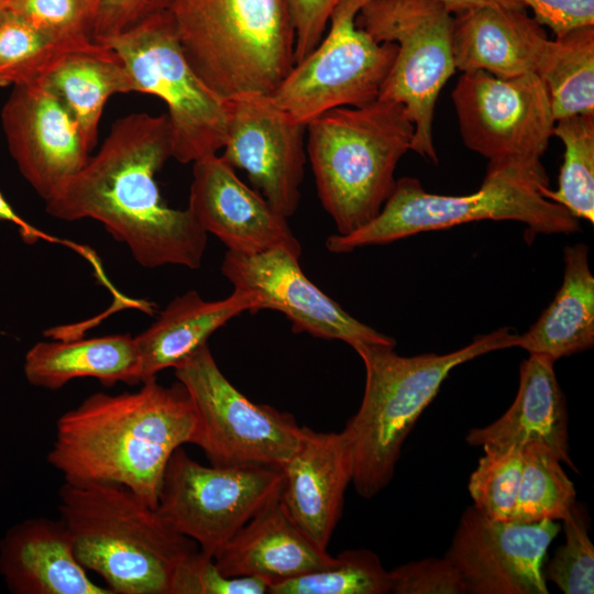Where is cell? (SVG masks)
<instances>
[{"mask_svg": "<svg viewBox=\"0 0 594 594\" xmlns=\"http://www.w3.org/2000/svg\"><path fill=\"white\" fill-rule=\"evenodd\" d=\"M258 305L252 292L240 288H233L228 297L212 301L205 300L195 290L174 298L156 321L134 338L141 384L156 378L165 369H175L229 320L244 311L257 312Z\"/></svg>", "mask_w": 594, "mask_h": 594, "instance_id": "24", "label": "cell"}, {"mask_svg": "<svg viewBox=\"0 0 594 594\" xmlns=\"http://www.w3.org/2000/svg\"><path fill=\"white\" fill-rule=\"evenodd\" d=\"M283 487L280 468L206 466L179 447L165 468L156 509L176 531L215 558L242 526L280 497Z\"/></svg>", "mask_w": 594, "mask_h": 594, "instance_id": "13", "label": "cell"}, {"mask_svg": "<svg viewBox=\"0 0 594 594\" xmlns=\"http://www.w3.org/2000/svg\"><path fill=\"white\" fill-rule=\"evenodd\" d=\"M197 433L198 416L184 385L153 378L136 392L95 393L64 413L47 462L67 483L121 484L156 508L172 453L195 444Z\"/></svg>", "mask_w": 594, "mask_h": 594, "instance_id": "2", "label": "cell"}, {"mask_svg": "<svg viewBox=\"0 0 594 594\" xmlns=\"http://www.w3.org/2000/svg\"><path fill=\"white\" fill-rule=\"evenodd\" d=\"M102 44L121 58L138 92L166 103L172 157L194 163L223 148L227 99L211 90L189 64L168 10L143 19Z\"/></svg>", "mask_w": 594, "mask_h": 594, "instance_id": "9", "label": "cell"}, {"mask_svg": "<svg viewBox=\"0 0 594 594\" xmlns=\"http://www.w3.org/2000/svg\"><path fill=\"white\" fill-rule=\"evenodd\" d=\"M1 122L20 173L44 200L89 158L77 122L41 80L13 87Z\"/></svg>", "mask_w": 594, "mask_h": 594, "instance_id": "17", "label": "cell"}, {"mask_svg": "<svg viewBox=\"0 0 594 594\" xmlns=\"http://www.w3.org/2000/svg\"><path fill=\"white\" fill-rule=\"evenodd\" d=\"M559 531L556 520H497L470 506L444 557L460 573L468 593L548 594L542 562Z\"/></svg>", "mask_w": 594, "mask_h": 594, "instance_id": "15", "label": "cell"}, {"mask_svg": "<svg viewBox=\"0 0 594 594\" xmlns=\"http://www.w3.org/2000/svg\"><path fill=\"white\" fill-rule=\"evenodd\" d=\"M187 208L202 230L217 237L227 251L252 255L282 249L300 257L301 245L287 218L244 184L221 155L193 163Z\"/></svg>", "mask_w": 594, "mask_h": 594, "instance_id": "18", "label": "cell"}, {"mask_svg": "<svg viewBox=\"0 0 594 594\" xmlns=\"http://www.w3.org/2000/svg\"><path fill=\"white\" fill-rule=\"evenodd\" d=\"M394 594H464L466 586L452 562L426 558L402 564L389 571Z\"/></svg>", "mask_w": 594, "mask_h": 594, "instance_id": "37", "label": "cell"}, {"mask_svg": "<svg viewBox=\"0 0 594 594\" xmlns=\"http://www.w3.org/2000/svg\"><path fill=\"white\" fill-rule=\"evenodd\" d=\"M529 7L535 20L547 25L561 37L568 33L594 25V0H516Z\"/></svg>", "mask_w": 594, "mask_h": 594, "instance_id": "40", "label": "cell"}, {"mask_svg": "<svg viewBox=\"0 0 594 594\" xmlns=\"http://www.w3.org/2000/svg\"><path fill=\"white\" fill-rule=\"evenodd\" d=\"M565 541L547 568V579L565 594L594 592V546L588 537L585 512L576 504L564 519Z\"/></svg>", "mask_w": 594, "mask_h": 594, "instance_id": "34", "label": "cell"}, {"mask_svg": "<svg viewBox=\"0 0 594 594\" xmlns=\"http://www.w3.org/2000/svg\"><path fill=\"white\" fill-rule=\"evenodd\" d=\"M227 109L222 158L244 170L268 205L288 219L300 202L306 125L278 107L271 95H239L227 99Z\"/></svg>", "mask_w": 594, "mask_h": 594, "instance_id": "14", "label": "cell"}, {"mask_svg": "<svg viewBox=\"0 0 594 594\" xmlns=\"http://www.w3.org/2000/svg\"><path fill=\"white\" fill-rule=\"evenodd\" d=\"M267 583L257 576L223 575L215 559L199 549L177 566L170 594H265Z\"/></svg>", "mask_w": 594, "mask_h": 594, "instance_id": "36", "label": "cell"}, {"mask_svg": "<svg viewBox=\"0 0 594 594\" xmlns=\"http://www.w3.org/2000/svg\"><path fill=\"white\" fill-rule=\"evenodd\" d=\"M172 156L166 113L119 118L99 151L45 200L46 212L66 221L101 222L143 267L199 268L208 234L188 208L164 202L156 182Z\"/></svg>", "mask_w": 594, "mask_h": 594, "instance_id": "1", "label": "cell"}, {"mask_svg": "<svg viewBox=\"0 0 594 594\" xmlns=\"http://www.w3.org/2000/svg\"><path fill=\"white\" fill-rule=\"evenodd\" d=\"M552 135L564 145L559 185L540 194L575 219L594 223V113L557 120Z\"/></svg>", "mask_w": 594, "mask_h": 594, "instance_id": "30", "label": "cell"}, {"mask_svg": "<svg viewBox=\"0 0 594 594\" xmlns=\"http://www.w3.org/2000/svg\"><path fill=\"white\" fill-rule=\"evenodd\" d=\"M534 74L543 82L557 120L594 113V30L586 26L547 40Z\"/></svg>", "mask_w": 594, "mask_h": 594, "instance_id": "28", "label": "cell"}, {"mask_svg": "<svg viewBox=\"0 0 594 594\" xmlns=\"http://www.w3.org/2000/svg\"><path fill=\"white\" fill-rule=\"evenodd\" d=\"M414 124L403 105L377 99L330 109L306 125L318 197L339 234L373 220L392 195Z\"/></svg>", "mask_w": 594, "mask_h": 594, "instance_id": "5", "label": "cell"}, {"mask_svg": "<svg viewBox=\"0 0 594 594\" xmlns=\"http://www.w3.org/2000/svg\"><path fill=\"white\" fill-rule=\"evenodd\" d=\"M11 2L12 0H0V15L9 9Z\"/></svg>", "mask_w": 594, "mask_h": 594, "instance_id": "43", "label": "cell"}, {"mask_svg": "<svg viewBox=\"0 0 594 594\" xmlns=\"http://www.w3.org/2000/svg\"><path fill=\"white\" fill-rule=\"evenodd\" d=\"M517 336L509 327L499 328L459 350L415 356L378 344L353 346L365 367V387L359 410L342 431L352 452L356 493L372 498L391 483L404 442L453 369L515 346Z\"/></svg>", "mask_w": 594, "mask_h": 594, "instance_id": "3", "label": "cell"}, {"mask_svg": "<svg viewBox=\"0 0 594 594\" xmlns=\"http://www.w3.org/2000/svg\"><path fill=\"white\" fill-rule=\"evenodd\" d=\"M84 46L55 42L8 9L0 15V87L35 81L66 52Z\"/></svg>", "mask_w": 594, "mask_h": 594, "instance_id": "32", "label": "cell"}, {"mask_svg": "<svg viewBox=\"0 0 594 594\" xmlns=\"http://www.w3.org/2000/svg\"><path fill=\"white\" fill-rule=\"evenodd\" d=\"M282 470L284 507L316 544L327 549L353 479V458L344 432H319L304 427L299 449Z\"/></svg>", "mask_w": 594, "mask_h": 594, "instance_id": "19", "label": "cell"}, {"mask_svg": "<svg viewBox=\"0 0 594 594\" xmlns=\"http://www.w3.org/2000/svg\"><path fill=\"white\" fill-rule=\"evenodd\" d=\"M270 594H388L389 571L369 549H351L333 557L326 568L268 587Z\"/></svg>", "mask_w": 594, "mask_h": 594, "instance_id": "31", "label": "cell"}, {"mask_svg": "<svg viewBox=\"0 0 594 594\" xmlns=\"http://www.w3.org/2000/svg\"><path fill=\"white\" fill-rule=\"evenodd\" d=\"M548 40L540 24L524 8L481 7L458 14L453 22L455 68L483 70L512 78L534 68Z\"/></svg>", "mask_w": 594, "mask_h": 594, "instance_id": "23", "label": "cell"}, {"mask_svg": "<svg viewBox=\"0 0 594 594\" xmlns=\"http://www.w3.org/2000/svg\"><path fill=\"white\" fill-rule=\"evenodd\" d=\"M9 10L61 44L79 47L94 41L90 0H12Z\"/></svg>", "mask_w": 594, "mask_h": 594, "instance_id": "35", "label": "cell"}, {"mask_svg": "<svg viewBox=\"0 0 594 594\" xmlns=\"http://www.w3.org/2000/svg\"><path fill=\"white\" fill-rule=\"evenodd\" d=\"M213 559L223 575L257 576L268 587L333 561L295 524L280 497L242 526Z\"/></svg>", "mask_w": 594, "mask_h": 594, "instance_id": "21", "label": "cell"}, {"mask_svg": "<svg viewBox=\"0 0 594 594\" xmlns=\"http://www.w3.org/2000/svg\"><path fill=\"white\" fill-rule=\"evenodd\" d=\"M0 574L13 594H112L88 576L61 518H29L11 527L0 541Z\"/></svg>", "mask_w": 594, "mask_h": 594, "instance_id": "20", "label": "cell"}, {"mask_svg": "<svg viewBox=\"0 0 594 594\" xmlns=\"http://www.w3.org/2000/svg\"><path fill=\"white\" fill-rule=\"evenodd\" d=\"M451 13H463L481 7L524 8L516 0H439Z\"/></svg>", "mask_w": 594, "mask_h": 594, "instance_id": "42", "label": "cell"}, {"mask_svg": "<svg viewBox=\"0 0 594 594\" xmlns=\"http://www.w3.org/2000/svg\"><path fill=\"white\" fill-rule=\"evenodd\" d=\"M70 112L91 151L108 99L138 92L121 58L109 46L92 41L66 52L40 79Z\"/></svg>", "mask_w": 594, "mask_h": 594, "instance_id": "27", "label": "cell"}, {"mask_svg": "<svg viewBox=\"0 0 594 594\" xmlns=\"http://www.w3.org/2000/svg\"><path fill=\"white\" fill-rule=\"evenodd\" d=\"M480 220L518 221L532 237L580 231L579 220L566 209L519 179L484 177L471 195L444 196L427 193L417 178L402 177L373 220L348 234L329 235L324 245L331 253H349Z\"/></svg>", "mask_w": 594, "mask_h": 594, "instance_id": "7", "label": "cell"}, {"mask_svg": "<svg viewBox=\"0 0 594 594\" xmlns=\"http://www.w3.org/2000/svg\"><path fill=\"white\" fill-rule=\"evenodd\" d=\"M221 273L234 288L250 290L257 297L258 311L284 314L296 333L340 340L352 348L360 343L396 345L394 338L359 321L320 290L304 274L299 257L286 250L252 255L227 251Z\"/></svg>", "mask_w": 594, "mask_h": 594, "instance_id": "16", "label": "cell"}, {"mask_svg": "<svg viewBox=\"0 0 594 594\" xmlns=\"http://www.w3.org/2000/svg\"><path fill=\"white\" fill-rule=\"evenodd\" d=\"M173 0H90V32L102 43L135 25L143 19L165 11Z\"/></svg>", "mask_w": 594, "mask_h": 594, "instance_id": "38", "label": "cell"}, {"mask_svg": "<svg viewBox=\"0 0 594 594\" xmlns=\"http://www.w3.org/2000/svg\"><path fill=\"white\" fill-rule=\"evenodd\" d=\"M484 454L469 480L473 506L490 518L509 520L522 472V447L483 446Z\"/></svg>", "mask_w": 594, "mask_h": 594, "instance_id": "33", "label": "cell"}, {"mask_svg": "<svg viewBox=\"0 0 594 594\" xmlns=\"http://www.w3.org/2000/svg\"><path fill=\"white\" fill-rule=\"evenodd\" d=\"M340 0H285L295 33V64L307 57L323 37Z\"/></svg>", "mask_w": 594, "mask_h": 594, "instance_id": "39", "label": "cell"}, {"mask_svg": "<svg viewBox=\"0 0 594 594\" xmlns=\"http://www.w3.org/2000/svg\"><path fill=\"white\" fill-rule=\"evenodd\" d=\"M464 145L488 160L485 178L512 177L549 188L541 164L556 119L548 91L534 74L499 78L464 72L452 91Z\"/></svg>", "mask_w": 594, "mask_h": 594, "instance_id": "8", "label": "cell"}, {"mask_svg": "<svg viewBox=\"0 0 594 594\" xmlns=\"http://www.w3.org/2000/svg\"><path fill=\"white\" fill-rule=\"evenodd\" d=\"M522 457L521 479L509 521L564 520L576 504V491L561 460L539 442L524 446Z\"/></svg>", "mask_w": 594, "mask_h": 594, "instance_id": "29", "label": "cell"}, {"mask_svg": "<svg viewBox=\"0 0 594 594\" xmlns=\"http://www.w3.org/2000/svg\"><path fill=\"white\" fill-rule=\"evenodd\" d=\"M0 220L9 221L14 223L20 231V234L22 239L29 243L34 244L40 239H47L45 234H43L40 230L35 229L34 227L30 226L26 221H24L9 205V202L6 200V198L0 193Z\"/></svg>", "mask_w": 594, "mask_h": 594, "instance_id": "41", "label": "cell"}, {"mask_svg": "<svg viewBox=\"0 0 594 594\" xmlns=\"http://www.w3.org/2000/svg\"><path fill=\"white\" fill-rule=\"evenodd\" d=\"M465 440L476 447H524L539 442L578 472L569 454L566 402L557 380L554 361L546 355L529 354L520 364L519 386L513 404L492 424L471 429Z\"/></svg>", "mask_w": 594, "mask_h": 594, "instance_id": "22", "label": "cell"}, {"mask_svg": "<svg viewBox=\"0 0 594 594\" xmlns=\"http://www.w3.org/2000/svg\"><path fill=\"white\" fill-rule=\"evenodd\" d=\"M563 262L562 285L553 300L515 343L529 354L546 355L554 362L594 344V276L588 246L566 245Z\"/></svg>", "mask_w": 594, "mask_h": 594, "instance_id": "26", "label": "cell"}, {"mask_svg": "<svg viewBox=\"0 0 594 594\" xmlns=\"http://www.w3.org/2000/svg\"><path fill=\"white\" fill-rule=\"evenodd\" d=\"M453 22L439 0H371L356 15V25L375 41L397 45L378 99L404 106L415 129L410 150L435 164V106L457 69Z\"/></svg>", "mask_w": 594, "mask_h": 594, "instance_id": "10", "label": "cell"}, {"mask_svg": "<svg viewBox=\"0 0 594 594\" xmlns=\"http://www.w3.org/2000/svg\"><path fill=\"white\" fill-rule=\"evenodd\" d=\"M167 10L189 64L223 99L272 95L295 65L285 0H173Z\"/></svg>", "mask_w": 594, "mask_h": 594, "instance_id": "6", "label": "cell"}, {"mask_svg": "<svg viewBox=\"0 0 594 594\" xmlns=\"http://www.w3.org/2000/svg\"><path fill=\"white\" fill-rule=\"evenodd\" d=\"M23 372L31 385L52 391L80 377L105 386L141 384L139 351L129 334L37 342L25 354Z\"/></svg>", "mask_w": 594, "mask_h": 594, "instance_id": "25", "label": "cell"}, {"mask_svg": "<svg viewBox=\"0 0 594 594\" xmlns=\"http://www.w3.org/2000/svg\"><path fill=\"white\" fill-rule=\"evenodd\" d=\"M198 416L195 444L215 466L283 468L304 438L293 415L255 404L223 375L206 343L175 369Z\"/></svg>", "mask_w": 594, "mask_h": 594, "instance_id": "11", "label": "cell"}, {"mask_svg": "<svg viewBox=\"0 0 594 594\" xmlns=\"http://www.w3.org/2000/svg\"><path fill=\"white\" fill-rule=\"evenodd\" d=\"M58 510L77 560L112 594H170L177 566L199 549L121 484L64 482Z\"/></svg>", "mask_w": 594, "mask_h": 594, "instance_id": "4", "label": "cell"}, {"mask_svg": "<svg viewBox=\"0 0 594 594\" xmlns=\"http://www.w3.org/2000/svg\"><path fill=\"white\" fill-rule=\"evenodd\" d=\"M370 1L340 0L319 44L271 95L295 121L307 125L330 109L364 107L378 99L397 45L377 42L356 25L358 13Z\"/></svg>", "mask_w": 594, "mask_h": 594, "instance_id": "12", "label": "cell"}]
</instances>
